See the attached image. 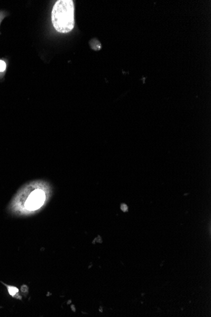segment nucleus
I'll return each instance as SVG.
<instances>
[{
  "label": "nucleus",
  "mask_w": 211,
  "mask_h": 317,
  "mask_svg": "<svg viewBox=\"0 0 211 317\" xmlns=\"http://www.w3.org/2000/svg\"><path fill=\"white\" fill-rule=\"evenodd\" d=\"M7 286L8 292L11 296L14 297L16 295H17V294H18V289L16 287L11 286Z\"/></svg>",
  "instance_id": "3"
},
{
  "label": "nucleus",
  "mask_w": 211,
  "mask_h": 317,
  "mask_svg": "<svg viewBox=\"0 0 211 317\" xmlns=\"http://www.w3.org/2000/svg\"><path fill=\"white\" fill-rule=\"evenodd\" d=\"M54 29L61 33H67L74 27V5L72 0H59L55 3L51 14Z\"/></svg>",
  "instance_id": "1"
},
{
  "label": "nucleus",
  "mask_w": 211,
  "mask_h": 317,
  "mask_svg": "<svg viewBox=\"0 0 211 317\" xmlns=\"http://www.w3.org/2000/svg\"><path fill=\"white\" fill-rule=\"evenodd\" d=\"M21 289H22V291L23 292H27V290H28V287H27V286L24 285V286H22Z\"/></svg>",
  "instance_id": "6"
},
{
  "label": "nucleus",
  "mask_w": 211,
  "mask_h": 317,
  "mask_svg": "<svg viewBox=\"0 0 211 317\" xmlns=\"http://www.w3.org/2000/svg\"><path fill=\"white\" fill-rule=\"evenodd\" d=\"M46 201V194L40 189H35L28 195L24 203L26 210L34 211L39 209Z\"/></svg>",
  "instance_id": "2"
},
{
  "label": "nucleus",
  "mask_w": 211,
  "mask_h": 317,
  "mask_svg": "<svg viewBox=\"0 0 211 317\" xmlns=\"http://www.w3.org/2000/svg\"><path fill=\"white\" fill-rule=\"evenodd\" d=\"M121 210L123 211H128V207L127 206H126V205L125 204H122L121 206Z\"/></svg>",
  "instance_id": "5"
},
{
  "label": "nucleus",
  "mask_w": 211,
  "mask_h": 317,
  "mask_svg": "<svg viewBox=\"0 0 211 317\" xmlns=\"http://www.w3.org/2000/svg\"><path fill=\"white\" fill-rule=\"evenodd\" d=\"M6 63H5V61H3L2 60H0V72H3L5 71V69H6Z\"/></svg>",
  "instance_id": "4"
}]
</instances>
